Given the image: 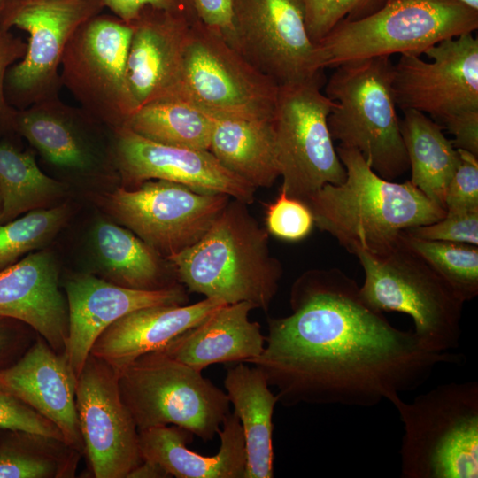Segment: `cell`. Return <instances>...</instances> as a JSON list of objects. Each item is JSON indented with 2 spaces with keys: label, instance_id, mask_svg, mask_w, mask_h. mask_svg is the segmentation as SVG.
Listing matches in <instances>:
<instances>
[{
  "label": "cell",
  "instance_id": "1",
  "mask_svg": "<svg viewBox=\"0 0 478 478\" xmlns=\"http://www.w3.org/2000/svg\"><path fill=\"white\" fill-rule=\"evenodd\" d=\"M292 312L268 318L263 352L251 359L278 403L370 407L422 385L436 366L460 357L425 350L412 331L393 327L336 267L302 274Z\"/></svg>",
  "mask_w": 478,
  "mask_h": 478
},
{
  "label": "cell",
  "instance_id": "2",
  "mask_svg": "<svg viewBox=\"0 0 478 478\" xmlns=\"http://www.w3.org/2000/svg\"><path fill=\"white\" fill-rule=\"evenodd\" d=\"M346 178L326 184L305 203L314 225L334 236L353 255H384L402 232L442 219L445 210L410 181L397 183L378 175L358 150L335 149Z\"/></svg>",
  "mask_w": 478,
  "mask_h": 478
},
{
  "label": "cell",
  "instance_id": "3",
  "mask_svg": "<svg viewBox=\"0 0 478 478\" xmlns=\"http://www.w3.org/2000/svg\"><path fill=\"white\" fill-rule=\"evenodd\" d=\"M246 205L231 197L197 243L166 260L189 291L228 305L248 302L267 312L278 291L282 266L270 253L267 230L260 227Z\"/></svg>",
  "mask_w": 478,
  "mask_h": 478
},
{
  "label": "cell",
  "instance_id": "4",
  "mask_svg": "<svg viewBox=\"0 0 478 478\" xmlns=\"http://www.w3.org/2000/svg\"><path fill=\"white\" fill-rule=\"evenodd\" d=\"M393 63L381 56L336 66L324 94L333 140L360 152L381 177L394 181L409 169L392 89Z\"/></svg>",
  "mask_w": 478,
  "mask_h": 478
},
{
  "label": "cell",
  "instance_id": "5",
  "mask_svg": "<svg viewBox=\"0 0 478 478\" xmlns=\"http://www.w3.org/2000/svg\"><path fill=\"white\" fill-rule=\"evenodd\" d=\"M391 404L404 426V478L478 477V383L451 382Z\"/></svg>",
  "mask_w": 478,
  "mask_h": 478
},
{
  "label": "cell",
  "instance_id": "6",
  "mask_svg": "<svg viewBox=\"0 0 478 478\" xmlns=\"http://www.w3.org/2000/svg\"><path fill=\"white\" fill-rule=\"evenodd\" d=\"M365 273L359 291L378 312L409 315L420 345L432 352L459 346L464 301L454 289L399 237L384 255L358 252Z\"/></svg>",
  "mask_w": 478,
  "mask_h": 478
},
{
  "label": "cell",
  "instance_id": "7",
  "mask_svg": "<svg viewBox=\"0 0 478 478\" xmlns=\"http://www.w3.org/2000/svg\"><path fill=\"white\" fill-rule=\"evenodd\" d=\"M477 28L478 11L459 0H385L364 18L341 21L317 45L328 68L393 54L420 56Z\"/></svg>",
  "mask_w": 478,
  "mask_h": 478
},
{
  "label": "cell",
  "instance_id": "8",
  "mask_svg": "<svg viewBox=\"0 0 478 478\" xmlns=\"http://www.w3.org/2000/svg\"><path fill=\"white\" fill-rule=\"evenodd\" d=\"M119 387L138 430L175 425L210 441L229 413L227 393L202 371L159 351L128 365L119 374Z\"/></svg>",
  "mask_w": 478,
  "mask_h": 478
},
{
  "label": "cell",
  "instance_id": "9",
  "mask_svg": "<svg viewBox=\"0 0 478 478\" xmlns=\"http://www.w3.org/2000/svg\"><path fill=\"white\" fill-rule=\"evenodd\" d=\"M279 85L198 20L185 45L179 99L212 116L274 119Z\"/></svg>",
  "mask_w": 478,
  "mask_h": 478
},
{
  "label": "cell",
  "instance_id": "10",
  "mask_svg": "<svg viewBox=\"0 0 478 478\" xmlns=\"http://www.w3.org/2000/svg\"><path fill=\"white\" fill-rule=\"evenodd\" d=\"M132 33V24L114 14L95 15L73 35L60 64L62 87L112 131L137 110L127 78Z\"/></svg>",
  "mask_w": 478,
  "mask_h": 478
},
{
  "label": "cell",
  "instance_id": "11",
  "mask_svg": "<svg viewBox=\"0 0 478 478\" xmlns=\"http://www.w3.org/2000/svg\"><path fill=\"white\" fill-rule=\"evenodd\" d=\"M324 82L323 75L279 86L273 119L281 189L303 202L346 178L328 126L334 102L322 92Z\"/></svg>",
  "mask_w": 478,
  "mask_h": 478
},
{
  "label": "cell",
  "instance_id": "12",
  "mask_svg": "<svg viewBox=\"0 0 478 478\" xmlns=\"http://www.w3.org/2000/svg\"><path fill=\"white\" fill-rule=\"evenodd\" d=\"M105 9L104 0H5L0 27L28 33L25 56L9 68L5 96L17 110L58 96L60 64L79 27Z\"/></svg>",
  "mask_w": 478,
  "mask_h": 478
},
{
  "label": "cell",
  "instance_id": "13",
  "mask_svg": "<svg viewBox=\"0 0 478 478\" xmlns=\"http://www.w3.org/2000/svg\"><path fill=\"white\" fill-rule=\"evenodd\" d=\"M164 180L133 189L120 187L108 197L111 213L166 259L197 243L230 200Z\"/></svg>",
  "mask_w": 478,
  "mask_h": 478
},
{
  "label": "cell",
  "instance_id": "14",
  "mask_svg": "<svg viewBox=\"0 0 478 478\" xmlns=\"http://www.w3.org/2000/svg\"><path fill=\"white\" fill-rule=\"evenodd\" d=\"M235 49L279 86L324 75L305 27L304 0H233Z\"/></svg>",
  "mask_w": 478,
  "mask_h": 478
},
{
  "label": "cell",
  "instance_id": "15",
  "mask_svg": "<svg viewBox=\"0 0 478 478\" xmlns=\"http://www.w3.org/2000/svg\"><path fill=\"white\" fill-rule=\"evenodd\" d=\"M424 53L431 61L403 54L393 65L397 106L428 114L437 123L478 109V40L473 33L445 39Z\"/></svg>",
  "mask_w": 478,
  "mask_h": 478
},
{
  "label": "cell",
  "instance_id": "16",
  "mask_svg": "<svg viewBox=\"0 0 478 478\" xmlns=\"http://www.w3.org/2000/svg\"><path fill=\"white\" fill-rule=\"evenodd\" d=\"M75 405L94 475L127 478L143 460L138 429L121 398L118 374L91 354L77 380Z\"/></svg>",
  "mask_w": 478,
  "mask_h": 478
},
{
  "label": "cell",
  "instance_id": "17",
  "mask_svg": "<svg viewBox=\"0 0 478 478\" xmlns=\"http://www.w3.org/2000/svg\"><path fill=\"white\" fill-rule=\"evenodd\" d=\"M112 153L123 188L164 180L247 204L254 201L256 188L226 169L210 150L161 144L122 127L112 131Z\"/></svg>",
  "mask_w": 478,
  "mask_h": 478
},
{
  "label": "cell",
  "instance_id": "18",
  "mask_svg": "<svg viewBox=\"0 0 478 478\" xmlns=\"http://www.w3.org/2000/svg\"><path fill=\"white\" fill-rule=\"evenodd\" d=\"M68 335L63 353L78 377L98 336L114 321L139 308L186 305L185 287L177 283L158 289H136L92 274H79L65 283Z\"/></svg>",
  "mask_w": 478,
  "mask_h": 478
},
{
  "label": "cell",
  "instance_id": "19",
  "mask_svg": "<svg viewBox=\"0 0 478 478\" xmlns=\"http://www.w3.org/2000/svg\"><path fill=\"white\" fill-rule=\"evenodd\" d=\"M194 21L182 13L147 7L131 23L127 78L137 109L179 99L184 50Z\"/></svg>",
  "mask_w": 478,
  "mask_h": 478
},
{
  "label": "cell",
  "instance_id": "20",
  "mask_svg": "<svg viewBox=\"0 0 478 478\" xmlns=\"http://www.w3.org/2000/svg\"><path fill=\"white\" fill-rule=\"evenodd\" d=\"M77 378L63 352L39 338L14 364L0 368V387L47 418L64 441L84 451L77 418Z\"/></svg>",
  "mask_w": 478,
  "mask_h": 478
},
{
  "label": "cell",
  "instance_id": "21",
  "mask_svg": "<svg viewBox=\"0 0 478 478\" xmlns=\"http://www.w3.org/2000/svg\"><path fill=\"white\" fill-rule=\"evenodd\" d=\"M0 318L34 328L56 351H64L68 308L58 286V268L46 251L30 252L0 269Z\"/></svg>",
  "mask_w": 478,
  "mask_h": 478
},
{
  "label": "cell",
  "instance_id": "22",
  "mask_svg": "<svg viewBox=\"0 0 478 478\" xmlns=\"http://www.w3.org/2000/svg\"><path fill=\"white\" fill-rule=\"evenodd\" d=\"M100 123L81 107L66 104L58 96L17 110L14 130L50 166L87 173L104 162L93 132Z\"/></svg>",
  "mask_w": 478,
  "mask_h": 478
},
{
  "label": "cell",
  "instance_id": "23",
  "mask_svg": "<svg viewBox=\"0 0 478 478\" xmlns=\"http://www.w3.org/2000/svg\"><path fill=\"white\" fill-rule=\"evenodd\" d=\"M227 305L214 297L193 305L139 308L111 324L96 340L90 354L119 374L140 356L158 351L173 338Z\"/></svg>",
  "mask_w": 478,
  "mask_h": 478
},
{
  "label": "cell",
  "instance_id": "24",
  "mask_svg": "<svg viewBox=\"0 0 478 478\" xmlns=\"http://www.w3.org/2000/svg\"><path fill=\"white\" fill-rule=\"evenodd\" d=\"M220 447L214 456L192 451L187 443L193 434L175 426H158L138 430L143 459L161 466L171 477L244 478L246 452L240 420L229 412L218 432Z\"/></svg>",
  "mask_w": 478,
  "mask_h": 478
},
{
  "label": "cell",
  "instance_id": "25",
  "mask_svg": "<svg viewBox=\"0 0 478 478\" xmlns=\"http://www.w3.org/2000/svg\"><path fill=\"white\" fill-rule=\"evenodd\" d=\"M252 309L248 302L225 305L158 351L199 371L217 363H247L266 343L260 325L249 320Z\"/></svg>",
  "mask_w": 478,
  "mask_h": 478
},
{
  "label": "cell",
  "instance_id": "26",
  "mask_svg": "<svg viewBox=\"0 0 478 478\" xmlns=\"http://www.w3.org/2000/svg\"><path fill=\"white\" fill-rule=\"evenodd\" d=\"M224 386L243 429L247 459L244 478H272V420L278 403L276 395L270 390L263 372L245 362L227 369Z\"/></svg>",
  "mask_w": 478,
  "mask_h": 478
},
{
  "label": "cell",
  "instance_id": "27",
  "mask_svg": "<svg viewBox=\"0 0 478 478\" xmlns=\"http://www.w3.org/2000/svg\"><path fill=\"white\" fill-rule=\"evenodd\" d=\"M212 118L209 150L216 159L256 189L271 187L281 176L273 120Z\"/></svg>",
  "mask_w": 478,
  "mask_h": 478
},
{
  "label": "cell",
  "instance_id": "28",
  "mask_svg": "<svg viewBox=\"0 0 478 478\" xmlns=\"http://www.w3.org/2000/svg\"><path fill=\"white\" fill-rule=\"evenodd\" d=\"M400 132L412 171L410 181L444 210L447 187L460 158L443 127L416 110H405Z\"/></svg>",
  "mask_w": 478,
  "mask_h": 478
},
{
  "label": "cell",
  "instance_id": "29",
  "mask_svg": "<svg viewBox=\"0 0 478 478\" xmlns=\"http://www.w3.org/2000/svg\"><path fill=\"white\" fill-rule=\"evenodd\" d=\"M93 239L100 266L112 282L136 289L179 283L167 276L161 257L129 229L101 221Z\"/></svg>",
  "mask_w": 478,
  "mask_h": 478
},
{
  "label": "cell",
  "instance_id": "30",
  "mask_svg": "<svg viewBox=\"0 0 478 478\" xmlns=\"http://www.w3.org/2000/svg\"><path fill=\"white\" fill-rule=\"evenodd\" d=\"M124 127L161 144L209 150L212 118L193 104L174 98L141 106Z\"/></svg>",
  "mask_w": 478,
  "mask_h": 478
},
{
  "label": "cell",
  "instance_id": "31",
  "mask_svg": "<svg viewBox=\"0 0 478 478\" xmlns=\"http://www.w3.org/2000/svg\"><path fill=\"white\" fill-rule=\"evenodd\" d=\"M0 440V478H70L80 453L65 441L20 430Z\"/></svg>",
  "mask_w": 478,
  "mask_h": 478
},
{
  "label": "cell",
  "instance_id": "32",
  "mask_svg": "<svg viewBox=\"0 0 478 478\" xmlns=\"http://www.w3.org/2000/svg\"><path fill=\"white\" fill-rule=\"evenodd\" d=\"M64 192L65 185L44 173L30 151L0 143V223L46 208Z\"/></svg>",
  "mask_w": 478,
  "mask_h": 478
},
{
  "label": "cell",
  "instance_id": "33",
  "mask_svg": "<svg viewBox=\"0 0 478 478\" xmlns=\"http://www.w3.org/2000/svg\"><path fill=\"white\" fill-rule=\"evenodd\" d=\"M402 241L428 263L466 302L478 295V247L424 240L405 231Z\"/></svg>",
  "mask_w": 478,
  "mask_h": 478
},
{
  "label": "cell",
  "instance_id": "34",
  "mask_svg": "<svg viewBox=\"0 0 478 478\" xmlns=\"http://www.w3.org/2000/svg\"><path fill=\"white\" fill-rule=\"evenodd\" d=\"M67 213L68 209L63 204L32 210L0 223V269L45 245L65 224Z\"/></svg>",
  "mask_w": 478,
  "mask_h": 478
},
{
  "label": "cell",
  "instance_id": "35",
  "mask_svg": "<svg viewBox=\"0 0 478 478\" xmlns=\"http://www.w3.org/2000/svg\"><path fill=\"white\" fill-rule=\"evenodd\" d=\"M385 0H304L305 27L318 44L338 23L364 18L382 7Z\"/></svg>",
  "mask_w": 478,
  "mask_h": 478
},
{
  "label": "cell",
  "instance_id": "36",
  "mask_svg": "<svg viewBox=\"0 0 478 478\" xmlns=\"http://www.w3.org/2000/svg\"><path fill=\"white\" fill-rule=\"evenodd\" d=\"M266 225L267 231L280 239L299 241L311 233L314 220L305 202L288 196L281 188L275 201L266 205Z\"/></svg>",
  "mask_w": 478,
  "mask_h": 478
},
{
  "label": "cell",
  "instance_id": "37",
  "mask_svg": "<svg viewBox=\"0 0 478 478\" xmlns=\"http://www.w3.org/2000/svg\"><path fill=\"white\" fill-rule=\"evenodd\" d=\"M405 232L424 240L478 246V209L445 211L442 219Z\"/></svg>",
  "mask_w": 478,
  "mask_h": 478
},
{
  "label": "cell",
  "instance_id": "38",
  "mask_svg": "<svg viewBox=\"0 0 478 478\" xmlns=\"http://www.w3.org/2000/svg\"><path fill=\"white\" fill-rule=\"evenodd\" d=\"M0 428L36 433L64 441L54 423L1 387Z\"/></svg>",
  "mask_w": 478,
  "mask_h": 478
},
{
  "label": "cell",
  "instance_id": "39",
  "mask_svg": "<svg viewBox=\"0 0 478 478\" xmlns=\"http://www.w3.org/2000/svg\"><path fill=\"white\" fill-rule=\"evenodd\" d=\"M460 161L445 193V211L478 209V156L457 149Z\"/></svg>",
  "mask_w": 478,
  "mask_h": 478
},
{
  "label": "cell",
  "instance_id": "40",
  "mask_svg": "<svg viewBox=\"0 0 478 478\" xmlns=\"http://www.w3.org/2000/svg\"><path fill=\"white\" fill-rule=\"evenodd\" d=\"M27 51V43L0 27V130L14 129L17 109L5 96V77L11 66L21 59Z\"/></svg>",
  "mask_w": 478,
  "mask_h": 478
},
{
  "label": "cell",
  "instance_id": "41",
  "mask_svg": "<svg viewBox=\"0 0 478 478\" xmlns=\"http://www.w3.org/2000/svg\"><path fill=\"white\" fill-rule=\"evenodd\" d=\"M191 4L197 19L234 48L233 0H191Z\"/></svg>",
  "mask_w": 478,
  "mask_h": 478
},
{
  "label": "cell",
  "instance_id": "42",
  "mask_svg": "<svg viewBox=\"0 0 478 478\" xmlns=\"http://www.w3.org/2000/svg\"><path fill=\"white\" fill-rule=\"evenodd\" d=\"M105 8L122 20L132 23L141 12L147 7L179 12L197 20L191 0H104Z\"/></svg>",
  "mask_w": 478,
  "mask_h": 478
},
{
  "label": "cell",
  "instance_id": "43",
  "mask_svg": "<svg viewBox=\"0 0 478 478\" xmlns=\"http://www.w3.org/2000/svg\"><path fill=\"white\" fill-rule=\"evenodd\" d=\"M438 124L454 136L451 143L456 149L478 156V109L453 113Z\"/></svg>",
  "mask_w": 478,
  "mask_h": 478
},
{
  "label": "cell",
  "instance_id": "44",
  "mask_svg": "<svg viewBox=\"0 0 478 478\" xmlns=\"http://www.w3.org/2000/svg\"><path fill=\"white\" fill-rule=\"evenodd\" d=\"M13 321L15 320L0 318V368L23 343V335Z\"/></svg>",
  "mask_w": 478,
  "mask_h": 478
},
{
  "label": "cell",
  "instance_id": "45",
  "mask_svg": "<svg viewBox=\"0 0 478 478\" xmlns=\"http://www.w3.org/2000/svg\"><path fill=\"white\" fill-rule=\"evenodd\" d=\"M169 474L158 464L143 459L127 478H166Z\"/></svg>",
  "mask_w": 478,
  "mask_h": 478
},
{
  "label": "cell",
  "instance_id": "46",
  "mask_svg": "<svg viewBox=\"0 0 478 478\" xmlns=\"http://www.w3.org/2000/svg\"><path fill=\"white\" fill-rule=\"evenodd\" d=\"M459 1L475 11H478V0H459Z\"/></svg>",
  "mask_w": 478,
  "mask_h": 478
},
{
  "label": "cell",
  "instance_id": "47",
  "mask_svg": "<svg viewBox=\"0 0 478 478\" xmlns=\"http://www.w3.org/2000/svg\"><path fill=\"white\" fill-rule=\"evenodd\" d=\"M4 2L5 0H0V11L3 8Z\"/></svg>",
  "mask_w": 478,
  "mask_h": 478
},
{
  "label": "cell",
  "instance_id": "48",
  "mask_svg": "<svg viewBox=\"0 0 478 478\" xmlns=\"http://www.w3.org/2000/svg\"><path fill=\"white\" fill-rule=\"evenodd\" d=\"M1 209H2V201H1V197H0V216H1Z\"/></svg>",
  "mask_w": 478,
  "mask_h": 478
}]
</instances>
